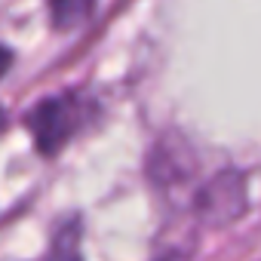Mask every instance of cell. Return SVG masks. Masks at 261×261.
Here are the masks:
<instances>
[{"mask_svg":"<svg viewBox=\"0 0 261 261\" xmlns=\"http://www.w3.org/2000/svg\"><path fill=\"white\" fill-rule=\"evenodd\" d=\"M80 105L74 95H53L28 114V129L40 154H56L80 126Z\"/></svg>","mask_w":261,"mask_h":261,"instance_id":"cell-1","label":"cell"},{"mask_svg":"<svg viewBox=\"0 0 261 261\" xmlns=\"http://www.w3.org/2000/svg\"><path fill=\"white\" fill-rule=\"evenodd\" d=\"M197 209L203 218L215 221V224H224L230 218H237L243 209H246V188H243V178L237 172H221L218 178H212L200 197H197Z\"/></svg>","mask_w":261,"mask_h":261,"instance_id":"cell-2","label":"cell"},{"mask_svg":"<svg viewBox=\"0 0 261 261\" xmlns=\"http://www.w3.org/2000/svg\"><path fill=\"white\" fill-rule=\"evenodd\" d=\"M46 261H83V252H80V221L77 218H68L56 230Z\"/></svg>","mask_w":261,"mask_h":261,"instance_id":"cell-3","label":"cell"},{"mask_svg":"<svg viewBox=\"0 0 261 261\" xmlns=\"http://www.w3.org/2000/svg\"><path fill=\"white\" fill-rule=\"evenodd\" d=\"M95 0H49V13L56 28H77L89 19Z\"/></svg>","mask_w":261,"mask_h":261,"instance_id":"cell-4","label":"cell"},{"mask_svg":"<svg viewBox=\"0 0 261 261\" xmlns=\"http://www.w3.org/2000/svg\"><path fill=\"white\" fill-rule=\"evenodd\" d=\"M10 65H13V53H10L7 46H0V77L10 71Z\"/></svg>","mask_w":261,"mask_h":261,"instance_id":"cell-5","label":"cell"},{"mask_svg":"<svg viewBox=\"0 0 261 261\" xmlns=\"http://www.w3.org/2000/svg\"><path fill=\"white\" fill-rule=\"evenodd\" d=\"M7 126V114H4V108H0V129Z\"/></svg>","mask_w":261,"mask_h":261,"instance_id":"cell-6","label":"cell"}]
</instances>
